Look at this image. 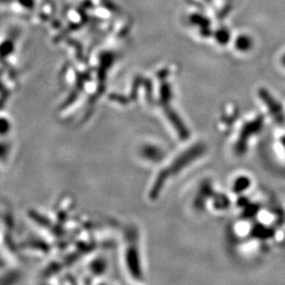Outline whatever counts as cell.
<instances>
[{
    "mask_svg": "<svg viewBox=\"0 0 285 285\" xmlns=\"http://www.w3.org/2000/svg\"><path fill=\"white\" fill-rule=\"evenodd\" d=\"M262 123L263 120L262 117L257 118L252 122L247 123L242 129V132L240 134V137L236 143V152L238 154H243L245 153V151L247 149V140L249 137H251L252 135L257 133L259 131V129H262Z\"/></svg>",
    "mask_w": 285,
    "mask_h": 285,
    "instance_id": "obj_1",
    "label": "cell"
},
{
    "mask_svg": "<svg viewBox=\"0 0 285 285\" xmlns=\"http://www.w3.org/2000/svg\"><path fill=\"white\" fill-rule=\"evenodd\" d=\"M249 185H250V182L247 179V177H241L235 182L234 186H233V191L238 192V193L242 192L246 188H247Z\"/></svg>",
    "mask_w": 285,
    "mask_h": 285,
    "instance_id": "obj_2",
    "label": "cell"
}]
</instances>
